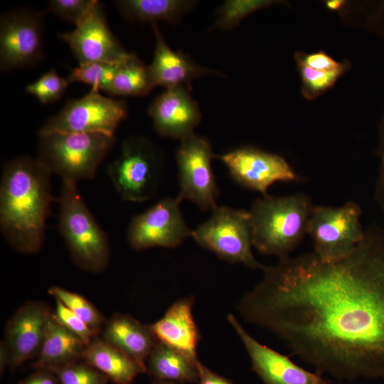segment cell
Masks as SVG:
<instances>
[{
  "mask_svg": "<svg viewBox=\"0 0 384 384\" xmlns=\"http://www.w3.org/2000/svg\"><path fill=\"white\" fill-rule=\"evenodd\" d=\"M261 270L236 306L245 321L277 336L321 375L384 378V227L368 225L338 260L311 252Z\"/></svg>",
  "mask_w": 384,
  "mask_h": 384,
  "instance_id": "cell-1",
  "label": "cell"
},
{
  "mask_svg": "<svg viewBox=\"0 0 384 384\" xmlns=\"http://www.w3.org/2000/svg\"><path fill=\"white\" fill-rule=\"evenodd\" d=\"M50 171L37 159L21 156L6 162L0 183V228L17 252L40 251L53 200Z\"/></svg>",
  "mask_w": 384,
  "mask_h": 384,
  "instance_id": "cell-2",
  "label": "cell"
},
{
  "mask_svg": "<svg viewBox=\"0 0 384 384\" xmlns=\"http://www.w3.org/2000/svg\"><path fill=\"white\" fill-rule=\"evenodd\" d=\"M313 206L311 198L301 193L257 198L249 210L252 246L279 260L289 257L307 233Z\"/></svg>",
  "mask_w": 384,
  "mask_h": 384,
  "instance_id": "cell-3",
  "label": "cell"
},
{
  "mask_svg": "<svg viewBox=\"0 0 384 384\" xmlns=\"http://www.w3.org/2000/svg\"><path fill=\"white\" fill-rule=\"evenodd\" d=\"M59 203V228L73 262L90 272L104 271L110 262L108 238L86 206L76 183L62 181Z\"/></svg>",
  "mask_w": 384,
  "mask_h": 384,
  "instance_id": "cell-4",
  "label": "cell"
},
{
  "mask_svg": "<svg viewBox=\"0 0 384 384\" xmlns=\"http://www.w3.org/2000/svg\"><path fill=\"white\" fill-rule=\"evenodd\" d=\"M36 157L62 181L93 178L114 144V136L100 133H53L38 136Z\"/></svg>",
  "mask_w": 384,
  "mask_h": 384,
  "instance_id": "cell-5",
  "label": "cell"
},
{
  "mask_svg": "<svg viewBox=\"0 0 384 384\" xmlns=\"http://www.w3.org/2000/svg\"><path fill=\"white\" fill-rule=\"evenodd\" d=\"M361 208L350 201L341 206L314 205L307 226L317 257L323 262L338 260L362 240L365 229L360 221Z\"/></svg>",
  "mask_w": 384,
  "mask_h": 384,
  "instance_id": "cell-6",
  "label": "cell"
},
{
  "mask_svg": "<svg viewBox=\"0 0 384 384\" xmlns=\"http://www.w3.org/2000/svg\"><path fill=\"white\" fill-rule=\"evenodd\" d=\"M210 218L192 230L191 237L202 247L232 263L252 269L263 265L255 258L249 210L217 206Z\"/></svg>",
  "mask_w": 384,
  "mask_h": 384,
  "instance_id": "cell-7",
  "label": "cell"
},
{
  "mask_svg": "<svg viewBox=\"0 0 384 384\" xmlns=\"http://www.w3.org/2000/svg\"><path fill=\"white\" fill-rule=\"evenodd\" d=\"M127 105L122 100L106 97L92 88L84 96L70 100L58 113L48 119L38 136L53 133H100L114 136L127 116Z\"/></svg>",
  "mask_w": 384,
  "mask_h": 384,
  "instance_id": "cell-8",
  "label": "cell"
},
{
  "mask_svg": "<svg viewBox=\"0 0 384 384\" xmlns=\"http://www.w3.org/2000/svg\"><path fill=\"white\" fill-rule=\"evenodd\" d=\"M159 169V155L151 143L144 137H132L122 142L108 174L123 200L143 202L155 192Z\"/></svg>",
  "mask_w": 384,
  "mask_h": 384,
  "instance_id": "cell-9",
  "label": "cell"
},
{
  "mask_svg": "<svg viewBox=\"0 0 384 384\" xmlns=\"http://www.w3.org/2000/svg\"><path fill=\"white\" fill-rule=\"evenodd\" d=\"M44 26L43 14L31 9L1 15V72L32 68L43 59Z\"/></svg>",
  "mask_w": 384,
  "mask_h": 384,
  "instance_id": "cell-10",
  "label": "cell"
},
{
  "mask_svg": "<svg viewBox=\"0 0 384 384\" xmlns=\"http://www.w3.org/2000/svg\"><path fill=\"white\" fill-rule=\"evenodd\" d=\"M215 156L209 141L203 137L193 133L181 140L176 151L181 201H191L203 210L218 206V188L211 166Z\"/></svg>",
  "mask_w": 384,
  "mask_h": 384,
  "instance_id": "cell-11",
  "label": "cell"
},
{
  "mask_svg": "<svg viewBox=\"0 0 384 384\" xmlns=\"http://www.w3.org/2000/svg\"><path fill=\"white\" fill-rule=\"evenodd\" d=\"M179 198H166L132 219L127 240L133 250L142 251L154 247H176L192 230L180 209Z\"/></svg>",
  "mask_w": 384,
  "mask_h": 384,
  "instance_id": "cell-12",
  "label": "cell"
},
{
  "mask_svg": "<svg viewBox=\"0 0 384 384\" xmlns=\"http://www.w3.org/2000/svg\"><path fill=\"white\" fill-rule=\"evenodd\" d=\"M231 177L248 189L267 195L274 183L294 182L299 176L281 156L251 146H242L218 156Z\"/></svg>",
  "mask_w": 384,
  "mask_h": 384,
  "instance_id": "cell-13",
  "label": "cell"
},
{
  "mask_svg": "<svg viewBox=\"0 0 384 384\" xmlns=\"http://www.w3.org/2000/svg\"><path fill=\"white\" fill-rule=\"evenodd\" d=\"M58 37L69 46L79 65L118 63L131 53L125 50L110 31L103 7L98 1L73 30L60 33Z\"/></svg>",
  "mask_w": 384,
  "mask_h": 384,
  "instance_id": "cell-14",
  "label": "cell"
},
{
  "mask_svg": "<svg viewBox=\"0 0 384 384\" xmlns=\"http://www.w3.org/2000/svg\"><path fill=\"white\" fill-rule=\"evenodd\" d=\"M227 319L242 343L251 361L252 370L264 384H330L317 372L297 365L288 356L259 343L240 324L235 316Z\"/></svg>",
  "mask_w": 384,
  "mask_h": 384,
  "instance_id": "cell-15",
  "label": "cell"
},
{
  "mask_svg": "<svg viewBox=\"0 0 384 384\" xmlns=\"http://www.w3.org/2000/svg\"><path fill=\"white\" fill-rule=\"evenodd\" d=\"M51 313L45 302L30 301L21 306L10 317L3 342L7 350L8 366L11 370L37 356Z\"/></svg>",
  "mask_w": 384,
  "mask_h": 384,
  "instance_id": "cell-16",
  "label": "cell"
},
{
  "mask_svg": "<svg viewBox=\"0 0 384 384\" xmlns=\"http://www.w3.org/2000/svg\"><path fill=\"white\" fill-rule=\"evenodd\" d=\"M147 112L161 136L180 140L194 133L201 117L197 102L186 87L166 89Z\"/></svg>",
  "mask_w": 384,
  "mask_h": 384,
  "instance_id": "cell-17",
  "label": "cell"
},
{
  "mask_svg": "<svg viewBox=\"0 0 384 384\" xmlns=\"http://www.w3.org/2000/svg\"><path fill=\"white\" fill-rule=\"evenodd\" d=\"M193 296L178 299L151 326L159 341L198 363L197 348L201 335L193 315Z\"/></svg>",
  "mask_w": 384,
  "mask_h": 384,
  "instance_id": "cell-18",
  "label": "cell"
},
{
  "mask_svg": "<svg viewBox=\"0 0 384 384\" xmlns=\"http://www.w3.org/2000/svg\"><path fill=\"white\" fill-rule=\"evenodd\" d=\"M101 338L132 358L144 373H146L148 358L159 341L151 324L122 313L114 314L105 321Z\"/></svg>",
  "mask_w": 384,
  "mask_h": 384,
  "instance_id": "cell-19",
  "label": "cell"
},
{
  "mask_svg": "<svg viewBox=\"0 0 384 384\" xmlns=\"http://www.w3.org/2000/svg\"><path fill=\"white\" fill-rule=\"evenodd\" d=\"M156 46L153 60L149 65L154 87L166 89L186 87L193 80L206 75L215 74L195 63L180 51H174L166 43L156 23H151Z\"/></svg>",
  "mask_w": 384,
  "mask_h": 384,
  "instance_id": "cell-20",
  "label": "cell"
},
{
  "mask_svg": "<svg viewBox=\"0 0 384 384\" xmlns=\"http://www.w3.org/2000/svg\"><path fill=\"white\" fill-rule=\"evenodd\" d=\"M86 345L74 334L64 327L51 313L32 368L51 370L82 360Z\"/></svg>",
  "mask_w": 384,
  "mask_h": 384,
  "instance_id": "cell-21",
  "label": "cell"
},
{
  "mask_svg": "<svg viewBox=\"0 0 384 384\" xmlns=\"http://www.w3.org/2000/svg\"><path fill=\"white\" fill-rule=\"evenodd\" d=\"M82 360L114 384H131L139 373H144L132 358L98 336L86 346Z\"/></svg>",
  "mask_w": 384,
  "mask_h": 384,
  "instance_id": "cell-22",
  "label": "cell"
},
{
  "mask_svg": "<svg viewBox=\"0 0 384 384\" xmlns=\"http://www.w3.org/2000/svg\"><path fill=\"white\" fill-rule=\"evenodd\" d=\"M198 363L159 341L148 358L146 373L154 380L195 383L199 379Z\"/></svg>",
  "mask_w": 384,
  "mask_h": 384,
  "instance_id": "cell-23",
  "label": "cell"
},
{
  "mask_svg": "<svg viewBox=\"0 0 384 384\" xmlns=\"http://www.w3.org/2000/svg\"><path fill=\"white\" fill-rule=\"evenodd\" d=\"M120 14L129 21H158L174 23L191 11L196 1L185 0H120L114 2Z\"/></svg>",
  "mask_w": 384,
  "mask_h": 384,
  "instance_id": "cell-24",
  "label": "cell"
},
{
  "mask_svg": "<svg viewBox=\"0 0 384 384\" xmlns=\"http://www.w3.org/2000/svg\"><path fill=\"white\" fill-rule=\"evenodd\" d=\"M154 87L149 66L131 53L120 63L107 93L111 96H144Z\"/></svg>",
  "mask_w": 384,
  "mask_h": 384,
  "instance_id": "cell-25",
  "label": "cell"
},
{
  "mask_svg": "<svg viewBox=\"0 0 384 384\" xmlns=\"http://www.w3.org/2000/svg\"><path fill=\"white\" fill-rule=\"evenodd\" d=\"M48 292L84 321L97 336L102 332L106 320L82 296L57 286L49 288Z\"/></svg>",
  "mask_w": 384,
  "mask_h": 384,
  "instance_id": "cell-26",
  "label": "cell"
},
{
  "mask_svg": "<svg viewBox=\"0 0 384 384\" xmlns=\"http://www.w3.org/2000/svg\"><path fill=\"white\" fill-rule=\"evenodd\" d=\"M122 62H95L79 65L70 71L67 80L69 83H85L93 89L107 93Z\"/></svg>",
  "mask_w": 384,
  "mask_h": 384,
  "instance_id": "cell-27",
  "label": "cell"
},
{
  "mask_svg": "<svg viewBox=\"0 0 384 384\" xmlns=\"http://www.w3.org/2000/svg\"><path fill=\"white\" fill-rule=\"evenodd\" d=\"M49 370L60 384H107L109 380L105 374L82 360Z\"/></svg>",
  "mask_w": 384,
  "mask_h": 384,
  "instance_id": "cell-28",
  "label": "cell"
},
{
  "mask_svg": "<svg viewBox=\"0 0 384 384\" xmlns=\"http://www.w3.org/2000/svg\"><path fill=\"white\" fill-rule=\"evenodd\" d=\"M69 84L67 78L60 77L53 68L26 85V91L46 105L60 100Z\"/></svg>",
  "mask_w": 384,
  "mask_h": 384,
  "instance_id": "cell-29",
  "label": "cell"
},
{
  "mask_svg": "<svg viewBox=\"0 0 384 384\" xmlns=\"http://www.w3.org/2000/svg\"><path fill=\"white\" fill-rule=\"evenodd\" d=\"M271 4L270 1H226L218 10V18L214 27L222 30H231L250 13Z\"/></svg>",
  "mask_w": 384,
  "mask_h": 384,
  "instance_id": "cell-30",
  "label": "cell"
},
{
  "mask_svg": "<svg viewBox=\"0 0 384 384\" xmlns=\"http://www.w3.org/2000/svg\"><path fill=\"white\" fill-rule=\"evenodd\" d=\"M302 80V93L309 100L314 99L332 87L346 70V64L337 70L320 71L299 65Z\"/></svg>",
  "mask_w": 384,
  "mask_h": 384,
  "instance_id": "cell-31",
  "label": "cell"
},
{
  "mask_svg": "<svg viewBox=\"0 0 384 384\" xmlns=\"http://www.w3.org/2000/svg\"><path fill=\"white\" fill-rule=\"evenodd\" d=\"M97 0H51L47 11L60 18L77 25L90 12Z\"/></svg>",
  "mask_w": 384,
  "mask_h": 384,
  "instance_id": "cell-32",
  "label": "cell"
},
{
  "mask_svg": "<svg viewBox=\"0 0 384 384\" xmlns=\"http://www.w3.org/2000/svg\"><path fill=\"white\" fill-rule=\"evenodd\" d=\"M55 319L68 330L77 336L86 346L97 335L79 316L55 299Z\"/></svg>",
  "mask_w": 384,
  "mask_h": 384,
  "instance_id": "cell-33",
  "label": "cell"
},
{
  "mask_svg": "<svg viewBox=\"0 0 384 384\" xmlns=\"http://www.w3.org/2000/svg\"><path fill=\"white\" fill-rule=\"evenodd\" d=\"M295 56L299 65L306 66L320 71H331L346 65L338 63L324 52L310 54L297 53Z\"/></svg>",
  "mask_w": 384,
  "mask_h": 384,
  "instance_id": "cell-34",
  "label": "cell"
},
{
  "mask_svg": "<svg viewBox=\"0 0 384 384\" xmlns=\"http://www.w3.org/2000/svg\"><path fill=\"white\" fill-rule=\"evenodd\" d=\"M378 154L380 159V166L374 189V200L384 212V117L379 127Z\"/></svg>",
  "mask_w": 384,
  "mask_h": 384,
  "instance_id": "cell-35",
  "label": "cell"
},
{
  "mask_svg": "<svg viewBox=\"0 0 384 384\" xmlns=\"http://www.w3.org/2000/svg\"><path fill=\"white\" fill-rule=\"evenodd\" d=\"M58 380L51 371L36 369L33 373L18 383V384H58Z\"/></svg>",
  "mask_w": 384,
  "mask_h": 384,
  "instance_id": "cell-36",
  "label": "cell"
},
{
  "mask_svg": "<svg viewBox=\"0 0 384 384\" xmlns=\"http://www.w3.org/2000/svg\"><path fill=\"white\" fill-rule=\"evenodd\" d=\"M198 384H234L232 381L224 378L199 362L198 363Z\"/></svg>",
  "mask_w": 384,
  "mask_h": 384,
  "instance_id": "cell-37",
  "label": "cell"
},
{
  "mask_svg": "<svg viewBox=\"0 0 384 384\" xmlns=\"http://www.w3.org/2000/svg\"><path fill=\"white\" fill-rule=\"evenodd\" d=\"M9 357L7 353V350L6 346L3 341L1 342L0 345V370L1 374L4 372L5 367L8 366Z\"/></svg>",
  "mask_w": 384,
  "mask_h": 384,
  "instance_id": "cell-38",
  "label": "cell"
},
{
  "mask_svg": "<svg viewBox=\"0 0 384 384\" xmlns=\"http://www.w3.org/2000/svg\"><path fill=\"white\" fill-rule=\"evenodd\" d=\"M343 4V1L339 0H331L326 2L327 7L334 10L339 9Z\"/></svg>",
  "mask_w": 384,
  "mask_h": 384,
  "instance_id": "cell-39",
  "label": "cell"
},
{
  "mask_svg": "<svg viewBox=\"0 0 384 384\" xmlns=\"http://www.w3.org/2000/svg\"><path fill=\"white\" fill-rule=\"evenodd\" d=\"M151 384H181L177 382L166 380H154Z\"/></svg>",
  "mask_w": 384,
  "mask_h": 384,
  "instance_id": "cell-40",
  "label": "cell"
}]
</instances>
